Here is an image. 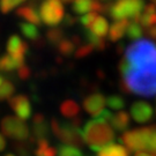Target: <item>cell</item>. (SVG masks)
<instances>
[{
	"mask_svg": "<svg viewBox=\"0 0 156 156\" xmlns=\"http://www.w3.org/2000/svg\"><path fill=\"white\" fill-rule=\"evenodd\" d=\"M118 71L123 91L145 97L156 95V44L148 39L133 42L119 62Z\"/></svg>",
	"mask_w": 156,
	"mask_h": 156,
	"instance_id": "1",
	"label": "cell"
},
{
	"mask_svg": "<svg viewBox=\"0 0 156 156\" xmlns=\"http://www.w3.org/2000/svg\"><path fill=\"white\" fill-rule=\"evenodd\" d=\"M84 141L95 151H100L105 146L113 144L115 131L108 123L91 119L84 125L82 129Z\"/></svg>",
	"mask_w": 156,
	"mask_h": 156,
	"instance_id": "2",
	"label": "cell"
},
{
	"mask_svg": "<svg viewBox=\"0 0 156 156\" xmlns=\"http://www.w3.org/2000/svg\"><path fill=\"white\" fill-rule=\"evenodd\" d=\"M145 7L144 0H115L110 5L109 15L116 21H136Z\"/></svg>",
	"mask_w": 156,
	"mask_h": 156,
	"instance_id": "3",
	"label": "cell"
},
{
	"mask_svg": "<svg viewBox=\"0 0 156 156\" xmlns=\"http://www.w3.org/2000/svg\"><path fill=\"white\" fill-rule=\"evenodd\" d=\"M50 126L53 134L65 145L74 147H82L84 145L82 131L80 127L74 126L71 122H59L56 118H52Z\"/></svg>",
	"mask_w": 156,
	"mask_h": 156,
	"instance_id": "4",
	"label": "cell"
},
{
	"mask_svg": "<svg viewBox=\"0 0 156 156\" xmlns=\"http://www.w3.org/2000/svg\"><path fill=\"white\" fill-rule=\"evenodd\" d=\"M120 141L131 151H148L151 141V126L127 131L122 135Z\"/></svg>",
	"mask_w": 156,
	"mask_h": 156,
	"instance_id": "5",
	"label": "cell"
},
{
	"mask_svg": "<svg viewBox=\"0 0 156 156\" xmlns=\"http://www.w3.org/2000/svg\"><path fill=\"white\" fill-rule=\"evenodd\" d=\"M0 126L2 129V133L6 136L15 140L17 142H24L31 138L27 124L17 117L6 116L1 119Z\"/></svg>",
	"mask_w": 156,
	"mask_h": 156,
	"instance_id": "6",
	"label": "cell"
},
{
	"mask_svg": "<svg viewBox=\"0 0 156 156\" xmlns=\"http://www.w3.org/2000/svg\"><path fill=\"white\" fill-rule=\"evenodd\" d=\"M65 15L60 0H44L39 6V16L42 22L49 27H55L62 21Z\"/></svg>",
	"mask_w": 156,
	"mask_h": 156,
	"instance_id": "7",
	"label": "cell"
},
{
	"mask_svg": "<svg viewBox=\"0 0 156 156\" xmlns=\"http://www.w3.org/2000/svg\"><path fill=\"white\" fill-rule=\"evenodd\" d=\"M8 104L11 109L16 113L17 118L21 120H28L31 118V112L33 108L30 104V101L26 95H15L11 100L8 101Z\"/></svg>",
	"mask_w": 156,
	"mask_h": 156,
	"instance_id": "8",
	"label": "cell"
},
{
	"mask_svg": "<svg viewBox=\"0 0 156 156\" xmlns=\"http://www.w3.org/2000/svg\"><path fill=\"white\" fill-rule=\"evenodd\" d=\"M50 127L49 123L44 117L43 113H36L33 117V124H31V138L30 140L36 142L38 140L46 139L50 133Z\"/></svg>",
	"mask_w": 156,
	"mask_h": 156,
	"instance_id": "9",
	"label": "cell"
},
{
	"mask_svg": "<svg viewBox=\"0 0 156 156\" xmlns=\"http://www.w3.org/2000/svg\"><path fill=\"white\" fill-rule=\"evenodd\" d=\"M6 49H7V52L11 57L15 58L17 60H23L24 62V56L28 52L29 46L20 36L12 35L7 41Z\"/></svg>",
	"mask_w": 156,
	"mask_h": 156,
	"instance_id": "10",
	"label": "cell"
},
{
	"mask_svg": "<svg viewBox=\"0 0 156 156\" xmlns=\"http://www.w3.org/2000/svg\"><path fill=\"white\" fill-rule=\"evenodd\" d=\"M106 100L105 97L101 93H94V94L87 96L83 100V109L88 112L89 115L96 117L97 115H100L103 111V108L105 105Z\"/></svg>",
	"mask_w": 156,
	"mask_h": 156,
	"instance_id": "11",
	"label": "cell"
},
{
	"mask_svg": "<svg viewBox=\"0 0 156 156\" xmlns=\"http://www.w3.org/2000/svg\"><path fill=\"white\" fill-rule=\"evenodd\" d=\"M131 116L136 123H148L153 118V108L147 102H135L131 106Z\"/></svg>",
	"mask_w": 156,
	"mask_h": 156,
	"instance_id": "12",
	"label": "cell"
},
{
	"mask_svg": "<svg viewBox=\"0 0 156 156\" xmlns=\"http://www.w3.org/2000/svg\"><path fill=\"white\" fill-rule=\"evenodd\" d=\"M19 28L22 35L30 42H33V44L36 48H43L45 44V41L42 38L39 30L37 27H35L31 23H26V22H20L19 23Z\"/></svg>",
	"mask_w": 156,
	"mask_h": 156,
	"instance_id": "13",
	"label": "cell"
},
{
	"mask_svg": "<svg viewBox=\"0 0 156 156\" xmlns=\"http://www.w3.org/2000/svg\"><path fill=\"white\" fill-rule=\"evenodd\" d=\"M16 16L21 17L22 20L28 21L31 24H37L39 26L42 23L41 16H39L38 12L36 9V5H35V1H30L28 5L22 6L20 8H17L15 12Z\"/></svg>",
	"mask_w": 156,
	"mask_h": 156,
	"instance_id": "14",
	"label": "cell"
},
{
	"mask_svg": "<svg viewBox=\"0 0 156 156\" xmlns=\"http://www.w3.org/2000/svg\"><path fill=\"white\" fill-rule=\"evenodd\" d=\"M144 28L148 29L156 26V7L153 4L146 5L144 11L141 12L139 19L136 20Z\"/></svg>",
	"mask_w": 156,
	"mask_h": 156,
	"instance_id": "15",
	"label": "cell"
},
{
	"mask_svg": "<svg viewBox=\"0 0 156 156\" xmlns=\"http://www.w3.org/2000/svg\"><path fill=\"white\" fill-rule=\"evenodd\" d=\"M60 112L64 117L74 120L76 118L81 117V110L80 106L75 101L66 100L60 104Z\"/></svg>",
	"mask_w": 156,
	"mask_h": 156,
	"instance_id": "16",
	"label": "cell"
},
{
	"mask_svg": "<svg viewBox=\"0 0 156 156\" xmlns=\"http://www.w3.org/2000/svg\"><path fill=\"white\" fill-rule=\"evenodd\" d=\"M129 22L127 20H122V21H116L112 23L109 30V39L111 42H118L119 39L124 37V35H126V30Z\"/></svg>",
	"mask_w": 156,
	"mask_h": 156,
	"instance_id": "17",
	"label": "cell"
},
{
	"mask_svg": "<svg viewBox=\"0 0 156 156\" xmlns=\"http://www.w3.org/2000/svg\"><path fill=\"white\" fill-rule=\"evenodd\" d=\"M129 115L125 111H119L115 115H112V118L110 120L111 127L117 132H124L129 125Z\"/></svg>",
	"mask_w": 156,
	"mask_h": 156,
	"instance_id": "18",
	"label": "cell"
},
{
	"mask_svg": "<svg viewBox=\"0 0 156 156\" xmlns=\"http://www.w3.org/2000/svg\"><path fill=\"white\" fill-rule=\"evenodd\" d=\"M24 65L23 60H17L15 58L11 57L9 55H5L0 59V71L6 73H11L17 71L21 66Z\"/></svg>",
	"mask_w": 156,
	"mask_h": 156,
	"instance_id": "19",
	"label": "cell"
},
{
	"mask_svg": "<svg viewBox=\"0 0 156 156\" xmlns=\"http://www.w3.org/2000/svg\"><path fill=\"white\" fill-rule=\"evenodd\" d=\"M97 156H129L128 149L122 145H116V144H110L102 148L98 151Z\"/></svg>",
	"mask_w": 156,
	"mask_h": 156,
	"instance_id": "20",
	"label": "cell"
},
{
	"mask_svg": "<svg viewBox=\"0 0 156 156\" xmlns=\"http://www.w3.org/2000/svg\"><path fill=\"white\" fill-rule=\"evenodd\" d=\"M89 29L94 35L98 36L101 38H104L106 35H109V30H110L106 19H104L103 16H100V15L95 20V22L91 24V27Z\"/></svg>",
	"mask_w": 156,
	"mask_h": 156,
	"instance_id": "21",
	"label": "cell"
},
{
	"mask_svg": "<svg viewBox=\"0 0 156 156\" xmlns=\"http://www.w3.org/2000/svg\"><path fill=\"white\" fill-rule=\"evenodd\" d=\"M57 154H58L57 149L51 147L48 139L37 141V148L35 151V155L36 156H56Z\"/></svg>",
	"mask_w": 156,
	"mask_h": 156,
	"instance_id": "22",
	"label": "cell"
},
{
	"mask_svg": "<svg viewBox=\"0 0 156 156\" xmlns=\"http://www.w3.org/2000/svg\"><path fill=\"white\" fill-rule=\"evenodd\" d=\"M144 35V27L136 21H132L128 24L127 30H126V37L131 41H139Z\"/></svg>",
	"mask_w": 156,
	"mask_h": 156,
	"instance_id": "23",
	"label": "cell"
},
{
	"mask_svg": "<svg viewBox=\"0 0 156 156\" xmlns=\"http://www.w3.org/2000/svg\"><path fill=\"white\" fill-rule=\"evenodd\" d=\"M83 34H84L86 39H87V42H88V44L93 45L95 48V50L102 51L106 48V42L104 38H101L98 36H96V35H94L91 31L87 30V29L83 30Z\"/></svg>",
	"mask_w": 156,
	"mask_h": 156,
	"instance_id": "24",
	"label": "cell"
},
{
	"mask_svg": "<svg viewBox=\"0 0 156 156\" xmlns=\"http://www.w3.org/2000/svg\"><path fill=\"white\" fill-rule=\"evenodd\" d=\"M65 33L62 29L59 28H52L49 29L48 33H46V41L53 46H58V45L62 43V39H65Z\"/></svg>",
	"mask_w": 156,
	"mask_h": 156,
	"instance_id": "25",
	"label": "cell"
},
{
	"mask_svg": "<svg viewBox=\"0 0 156 156\" xmlns=\"http://www.w3.org/2000/svg\"><path fill=\"white\" fill-rule=\"evenodd\" d=\"M76 45L73 43V41L71 38H65L62 41V43L57 46V50L59 52V55H62L64 57L71 56L73 52H75Z\"/></svg>",
	"mask_w": 156,
	"mask_h": 156,
	"instance_id": "26",
	"label": "cell"
},
{
	"mask_svg": "<svg viewBox=\"0 0 156 156\" xmlns=\"http://www.w3.org/2000/svg\"><path fill=\"white\" fill-rule=\"evenodd\" d=\"M57 151H58L59 156H83L82 151H80L78 147L65 145V144H62V145L58 146Z\"/></svg>",
	"mask_w": 156,
	"mask_h": 156,
	"instance_id": "27",
	"label": "cell"
},
{
	"mask_svg": "<svg viewBox=\"0 0 156 156\" xmlns=\"http://www.w3.org/2000/svg\"><path fill=\"white\" fill-rule=\"evenodd\" d=\"M125 98H124L122 95H110L108 98H106V104L110 106L113 110H120L125 108Z\"/></svg>",
	"mask_w": 156,
	"mask_h": 156,
	"instance_id": "28",
	"label": "cell"
},
{
	"mask_svg": "<svg viewBox=\"0 0 156 156\" xmlns=\"http://www.w3.org/2000/svg\"><path fill=\"white\" fill-rule=\"evenodd\" d=\"M15 91V87L11 81L6 80L4 83L0 87V101L4 100H11L13 97V94Z\"/></svg>",
	"mask_w": 156,
	"mask_h": 156,
	"instance_id": "29",
	"label": "cell"
},
{
	"mask_svg": "<svg viewBox=\"0 0 156 156\" xmlns=\"http://www.w3.org/2000/svg\"><path fill=\"white\" fill-rule=\"evenodd\" d=\"M26 0H0V11L2 14H8L20 4H23Z\"/></svg>",
	"mask_w": 156,
	"mask_h": 156,
	"instance_id": "30",
	"label": "cell"
},
{
	"mask_svg": "<svg viewBox=\"0 0 156 156\" xmlns=\"http://www.w3.org/2000/svg\"><path fill=\"white\" fill-rule=\"evenodd\" d=\"M95 50V48L90 44H84L80 45L76 51H75V58L78 59H82V58H87L88 56H90L93 53V51Z\"/></svg>",
	"mask_w": 156,
	"mask_h": 156,
	"instance_id": "31",
	"label": "cell"
},
{
	"mask_svg": "<svg viewBox=\"0 0 156 156\" xmlns=\"http://www.w3.org/2000/svg\"><path fill=\"white\" fill-rule=\"evenodd\" d=\"M98 17V14L95 12H90L88 14H84L79 19V22L81 23L86 29H89L91 27V24L95 22V20Z\"/></svg>",
	"mask_w": 156,
	"mask_h": 156,
	"instance_id": "32",
	"label": "cell"
},
{
	"mask_svg": "<svg viewBox=\"0 0 156 156\" xmlns=\"http://www.w3.org/2000/svg\"><path fill=\"white\" fill-rule=\"evenodd\" d=\"M17 76L21 80H28L31 76V71L27 65H23L17 69Z\"/></svg>",
	"mask_w": 156,
	"mask_h": 156,
	"instance_id": "33",
	"label": "cell"
},
{
	"mask_svg": "<svg viewBox=\"0 0 156 156\" xmlns=\"http://www.w3.org/2000/svg\"><path fill=\"white\" fill-rule=\"evenodd\" d=\"M75 22H76V19L73 16V15H71V14L65 15V19H64V24H65L66 27H72V26L75 24Z\"/></svg>",
	"mask_w": 156,
	"mask_h": 156,
	"instance_id": "34",
	"label": "cell"
},
{
	"mask_svg": "<svg viewBox=\"0 0 156 156\" xmlns=\"http://www.w3.org/2000/svg\"><path fill=\"white\" fill-rule=\"evenodd\" d=\"M5 147H6V140H5V138H4V135L0 133V151H4Z\"/></svg>",
	"mask_w": 156,
	"mask_h": 156,
	"instance_id": "35",
	"label": "cell"
},
{
	"mask_svg": "<svg viewBox=\"0 0 156 156\" xmlns=\"http://www.w3.org/2000/svg\"><path fill=\"white\" fill-rule=\"evenodd\" d=\"M134 156H153V155L148 154V153H146V151H139V153H136Z\"/></svg>",
	"mask_w": 156,
	"mask_h": 156,
	"instance_id": "36",
	"label": "cell"
},
{
	"mask_svg": "<svg viewBox=\"0 0 156 156\" xmlns=\"http://www.w3.org/2000/svg\"><path fill=\"white\" fill-rule=\"evenodd\" d=\"M4 82H5V80H4V78L0 75V87H1V84L4 83Z\"/></svg>",
	"mask_w": 156,
	"mask_h": 156,
	"instance_id": "37",
	"label": "cell"
},
{
	"mask_svg": "<svg viewBox=\"0 0 156 156\" xmlns=\"http://www.w3.org/2000/svg\"><path fill=\"white\" fill-rule=\"evenodd\" d=\"M62 1H64V2H67V4H68V2H72V1H75V0H62Z\"/></svg>",
	"mask_w": 156,
	"mask_h": 156,
	"instance_id": "38",
	"label": "cell"
},
{
	"mask_svg": "<svg viewBox=\"0 0 156 156\" xmlns=\"http://www.w3.org/2000/svg\"><path fill=\"white\" fill-rule=\"evenodd\" d=\"M151 4H153V5L156 7V0H151Z\"/></svg>",
	"mask_w": 156,
	"mask_h": 156,
	"instance_id": "39",
	"label": "cell"
},
{
	"mask_svg": "<svg viewBox=\"0 0 156 156\" xmlns=\"http://www.w3.org/2000/svg\"><path fill=\"white\" fill-rule=\"evenodd\" d=\"M6 156H14L13 154H8V155H6Z\"/></svg>",
	"mask_w": 156,
	"mask_h": 156,
	"instance_id": "40",
	"label": "cell"
},
{
	"mask_svg": "<svg viewBox=\"0 0 156 156\" xmlns=\"http://www.w3.org/2000/svg\"><path fill=\"white\" fill-rule=\"evenodd\" d=\"M101 1H104V0H101Z\"/></svg>",
	"mask_w": 156,
	"mask_h": 156,
	"instance_id": "41",
	"label": "cell"
},
{
	"mask_svg": "<svg viewBox=\"0 0 156 156\" xmlns=\"http://www.w3.org/2000/svg\"><path fill=\"white\" fill-rule=\"evenodd\" d=\"M153 156H154V155H153Z\"/></svg>",
	"mask_w": 156,
	"mask_h": 156,
	"instance_id": "42",
	"label": "cell"
}]
</instances>
